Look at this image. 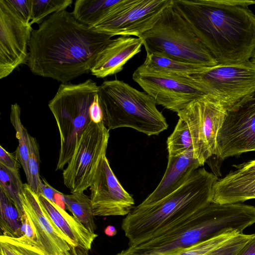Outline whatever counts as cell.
<instances>
[{
  "label": "cell",
  "mask_w": 255,
  "mask_h": 255,
  "mask_svg": "<svg viewBox=\"0 0 255 255\" xmlns=\"http://www.w3.org/2000/svg\"><path fill=\"white\" fill-rule=\"evenodd\" d=\"M112 36L80 23L66 10L33 29L27 62L33 74L62 83L88 73Z\"/></svg>",
  "instance_id": "obj_1"
},
{
  "label": "cell",
  "mask_w": 255,
  "mask_h": 255,
  "mask_svg": "<svg viewBox=\"0 0 255 255\" xmlns=\"http://www.w3.org/2000/svg\"><path fill=\"white\" fill-rule=\"evenodd\" d=\"M174 9L218 64L250 60L255 51V0H173Z\"/></svg>",
  "instance_id": "obj_2"
},
{
  "label": "cell",
  "mask_w": 255,
  "mask_h": 255,
  "mask_svg": "<svg viewBox=\"0 0 255 255\" xmlns=\"http://www.w3.org/2000/svg\"><path fill=\"white\" fill-rule=\"evenodd\" d=\"M255 223V206L242 203L211 202L158 235L115 255H173L196 244L230 230L241 233Z\"/></svg>",
  "instance_id": "obj_3"
},
{
  "label": "cell",
  "mask_w": 255,
  "mask_h": 255,
  "mask_svg": "<svg viewBox=\"0 0 255 255\" xmlns=\"http://www.w3.org/2000/svg\"><path fill=\"white\" fill-rule=\"evenodd\" d=\"M217 177L198 168L180 188L149 206L133 207L123 219L121 228L129 247L159 235L178 221L207 206L213 200Z\"/></svg>",
  "instance_id": "obj_4"
},
{
  "label": "cell",
  "mask_w": 255,
  "mask_h": 255,
  "mask_svg": "<svg viewBox=\"0 0 255 255\" xmlns=\"http://www.w3.org/2000/svg\"><path fill=\"white\" fill-rule=\"evenodd\" d=\"M98 95L103 122L109 130L130 128L151 136L168 128L153 99L123 81H104L99 86Z\"/></svg>",
  "instance_id": "obj_5"
},
{
  "label": "cell",
  "mask_w": 255,
  "mask_h": 255,
  "mask_svg": "<svg viewBox=\"0 0 255 255\" xmlns=\"http://www.w3.org/2000/svg\"><path fill=\"white\" fill-rule=\"evenodd\" d=\"M172 3L163 10L154 25L141 36L146 53L207 67L217 65Z\"/></svg>",
  "instance_id": "obj_6"
},
{
  "label": "cell",
  "mask_w": 255,
  "mask_h": 255,
  "mask_svg": "<svg viewBox=\"0 0 255 255\" xmlns=\"http://www.w3.org/2000/svg\"><path fill=\"white\" fill-rule=\"evenodd\" d=\"M99 86L91 79L79 84L62 83L48 107L55 120L60 138L56 170L71 159L81 136L91 122L89 109Z\"/></svg>",
  "instance_id": "obj_7"
},
{
  "label": "cell",
  "mask_w": 255,
  "mask_h": 255,
  "mask_svg": "<svg viewBox=\"0 0 255 255\" xmlns=\"http://www.w3.org/2000/svg\"><path fill=\"white\" fill-rule=\"evenodd\" d=\"M193 76L228 111L255 96V65L250 60L218 64Z\"/></svg>",
  "instance_id": "obj_8"
},
{
  "label": "cell",
  "mask_w": 255,
  "mask_h": 255,
  "mask_svg": "<svg viewBox=\"0 0 255 255\" xmlns=\"http://www.w3.org/2000/svg\"><path fill=\"white\" fill-rule=\"evenodd\" d=\"M228 110L217 99L204 95L177 113L187 124L191 135L194 157L203 166L216 152L218 133Z\"/></svg>",
  "instance_id": "obj_9"
},
{
  "label": "cell",
  "mask_w": 255,
  "mask_h": 255,
  "mask_svg": "<svg viewBox=\"0 0 255 255\" xmlns=\"http://www.w3.org/2000/svg\"><path fill=\"white\" fill-rule=\"evenodd\" d=\"M109 130L103 122L92 121L83 132L74 153L63 171V182L71 193L90 187L106 153Z\"/></svg>",
  "instance_id": "obj_10"
},
{
  "label": "cell",
  "mask_w": 255,
  "mask_h": 255,
  "mask_svg": "<svg viewBox=\"0 0 255 255\" xmlns=\"http://www.w3.org/2000/svg\"><path fill=\"white\" fill-rule=\"evenodd\" d=\"M173 0H119L90 28L112 36H141L150 30Z\"/></svg>",
  "instance_id": "obj_11"
},
{
  "label": "cell",
  "mask_w": 255,
  "mask_h": 255,
  "mask_svg": "<svg viewBox=\"0 0 255 255\" xmlns=\"http://www.w3.org/2000/svg\"><path fill=\"white\" fill-rule=\"evenodd\" d=\"M132 78L157 105L177 113L206 95L193 76L183 77L135 70Z\"/></svg>",
  "instance_id": "obj_12"
},
{
  "label": "cell",
  "mask_w": 255,
  "mask_h": 255,
  "mask_svg": "<svg viewBox=\"0 0 255 255\" xmlns=\"http://www.w3.org/2000/svg\"><path fill=\"white\" fill-rule=\"evenodd\" d=\"M255 151V97L227 111L216 140L220 160Z\"/></svg>",
  "instance_id": "obj_13"
},
{
  "label": "cell",
  "mask_w": 255,
  "mask_h": 255,
  "mask_svg": "<svg viewBox=\"0 0 255 255\" xmlns=\"http://www.w3.org/2000/svg\"><path fill=\"white\" fill-rule=\"evenodd\" d=\"M33 29L0 0V79L9 76L27 62L28 45Z\"/></svg>",
  "instance_id": "obj_14"
},
{
  "label": "cell",
  "mask_w": 255,
  "mask_h": 255,
  "mask_svg": "<svg viewBox=\"0 0 255 255\" xmlns=\"http://www.w3.org/2000/svg\"><path fill=\"white\" fill-rule=\"evenodd\" d=\"M90 189L94 216H127L133 208L134 199L117 178L106 156Z\"/></svg>",
  "instance_id": "obj_15"
},
{
  "label": "cell",
  "mask_w": 255,
  "mask_h": 255,
  "mask_svg": "<svg viewBox=\"0 0 255 255\" xmlns=\"http://www.w3.org/2000/svg\"><path fill=\"white\" fill-rule=\"evenodd\" d=\"M23 206L32 222L38 243V249L47 255H78L73 243L53 223L43 210L38 195L27 183L23 184Z\"/></svg>",
  "instance_id": "obj_16"
},
{
  "label": "cell",
  "mask_w": 255,
  "mask_h": 255,
  "mask_svg": "<svg viewBox=\"0 0 255 255\" xmlns=\"http://www.w3.org/2000/svg\"><path fill=\"white\" fill-rule=\"evenodd\" d=\"M140 38L120 36L112 41L98 56L90 72L98 78H104L123 70L124 65L141 50Z\"/></svg>",
  "instance_id": "obj_17"
},
{
  "label": "cell",
  "mask_w": 255,
  "mask_h": 255,
  "mask_svg": "<svg viewBox=\"0 0 255 255\" xmlns=\"http://www.w3.org/2000/svg\"><path fill=\"white\" fill-rule=\"evenodd\" d=\"M200 166L193 149L185 153L168 157L167 165L160 182L139 206L152 205L172 193L183 185Z\"/></svg>",
  "instance_id": "obj_18"
},
{
  "label": "cell",
  "mask_w": 255,
  "mask_h": 255,
  "mask_svg": "<svg viewBox=\"0 0 255 255\" xmlns=\"http://www.w3.org/2000/svg\"><path fill=\"white\" fill-rule=\"evenodd\" d=\"M40 204L45 213L60 231L75 246L78 255H88L98 235L90 232L79 220L68 214L58 205L39 195Z\"/></svg>",
  "instance_id": "obj_19"
},
{
  "label": "cell",
  "mask_w": 255,
  "mask_h": 255,
  "mask_svg": "<svg viewBox=\"0 0 255 255\" xmlns=\"http://www.w3.org/2000/svg\"><path fill=\"white\" fill-rule=\"evenodd\" d=\"M208 67H209L146 53L144 61L136 70L140 72L189 77L203 72Z\"/></svg>",
  "instance_id": "obj_20"
},
{
  "label": "cell",
  "mask_w": 255,
  "mask_h": 255,
  "mask_svg": "<svg viewBox=\"0 0 255 255\" xmlns=\"http://www.w3.org/2000/svg\"><path fill=\"white\" fill-rule=\"evenodd\" d=\"M253 199H255V179L232 180L224 177L213 186L212 201L216 203H241Z\"/></svg>",
  "instance_id": "obj_21"
},
{
  "label": "cell",
  "mask_w": 255,
  "mask_h": 255,
  "mask_svg": "<svg viewBox=\"0 0 255 255\" xmlns=\"http://www.w3.org/2000/svg\"><path fill=\"white\" fill-rule=\"evenodd\" d=\"M119 0H77L72 12L77 21L91 27L97 24Z\"/></svg>",
  "instance_id": "obj_22"
},
{
  "label": "cell",
  "mask_w": 255,
  "mask_h": 255,
  "mask_svg": "<svg viewBox=\"0 0 255 255\" xmlns=\"http://www.w3.org/2000/svg\"><path fill=\"white\" fill-rule=\"evenodd\" d=\"M22 217L17 207L0 187V227L1 235L12 238L22 236Z\"/></svg>",
  "instance_id": "obj_23"
},
{
  "label": "cell",
  "mask_w": 255,
  "mask_h": 255,
  "mask_svg": "<svg viewBox=\"0 0 255 255\" xmlns=\"http://www.w3.org/2000/svg\"><path fill=\"white\" fill-rule=\"evenodd\" d=\"M64 202L73 216L79 220L90 232L96 229L90 197L84 192L64 194Z\"/></svg>",
  "instance_id": "obj_24"
},
{
  "label": "cell",
  "mask_w": 255,
  "mask_h": 255,
  "mask_svg": "<svg viewBox=\"0 0 255 255\" xmlns=\"http://www.w3.org/2000/svg\"><path fill=\"white\" fill-rule=\"evenodd\" d=\"M0 187L14 203L23 217L25 215L23 206V184L19 171L0 164Z\"/></svg>",
  "instance_id": "obj_25"
},
{
  "label": "cell",
  "mask_w": 255,
  "mask_h": 255,
  "mask_svg": "<svg viewBox=\"0 0 255 255\" xmlns=\"http://www.w3.org/2000/svg\"><path fill=\"white\" fill-rule=\"evenodd\" d=\"M10 120L15 129V135L18 141L16 156L18 158L22 166L28 182L30 177L28 165L29 156L28 135L29 133L21 122L20 108L16 103L11 106Z\"/></svg>",
  "instance_id": "obj_26"
},
{
  "label": "cell",
  "mask_w": 255,
  "mask_h": 255,
  "mask_svg": "<svg viewBox=\"0 0 255 255\" xmlns=\"http://www.w3.org/2000/svg\"><path fill=\"white\" fill-rule=\"evenodd\" d=\"M167 148L169 156L182 154L193 149V142L186 123L179 119L172 133L168 136Z\"/></svg>",
  "instance_id": "obj_27"
},
{
  "label": "cell",
  "mask_w": 255,
  "mask_h": 255,
  "mask_svg": "<svg viewBox=\"0 0 255 255\" xmlns=\"http://www.w3.org/2000/svg\"><path fill=\"white\" fill-rule=\"evenodd\" d=\"M72 2V0H32L30 24H40L50 14L65 10Z\"/></svg>",
  "instance_id": "obj_28"
},
{
  "label": "cell",
  "mask_w": 255,
  "mask_h": 255,
  "mask_svg": "<svg viewBox=\"0 0 255 255\" xmlns=\"http://www.w3.org/2000/svg\"><path fill=\"white\" fill-rule=\"evenodd\" d=\"M28 142L29 150L28 165L30 177L27 184L32 190L38 195L40 185L42 182L39 173V146L36 139L29 134L28 135Z\"/></svg>",
  "instance_id": "obj_29"
},
{
  "label": "cell",
  "mask_w": 255,
  "mask_h": 255,
  "mask_svg": "<svg viewBox=\"0 0 255 255\" xmlns=\"http://www.w3.org/2000/svg\"><path fill=\"white\" fill-rule=\"evenodd\" d=\"M239 233H242L236 230H230L218 236L185 248L173 255H204Z\"/></svg>",
  "instance_id": "obj_30"
},
{
  "label": "cell",
  "mask_w": 255,
  "mask_h": 255,
  "mask_svg": "<svg viewBox=\"0 0 255 255\" xmlns=\"http://www.w3.org/2000/svg\"><path fill=\"white\" fill-rule=\"evenodd\" d=\"M0 255H47L35 247L3 235L0 236Z\"/></svg>",
  "instance_id": "obj_31"
},
{
  "label": "cell",
  "mask_w": 255,
  "mask_h": 255,
  "mask_svg": "<svg viewBox=\"0 0 255 255\" xmlns=\"http://www.w3.org/2000/svg\"><path fill=\"white\" fill-rule=\"evenodd\" d=\"M252 235L239 233L204 255H237Z\"/></svg>",
  "instance_id": "obj_32"
},
{
  "label": "cell",
  "mask_w": 255,
  "mask_h": 255,
  "mask_svg": "<svg viewBox=\"0 0 255 255\" xmlns=\"http://www.w3.org/2000/svg\"><path fill=\"white\" fill-rule=\"evenodd\" d=\"M14 13L24 22L30 24L32 0H4Z\"/></svg>",
  "instance_id": "obj_33"
},
{
  "label": "cell",
  "mask_w": 255,
  "mask_h": 255,
  "mask_svg": "<svg viewBox=\"0 0 255 255\" xmlns=\"http://www.w3.org/2000/svg\"><path fill=\"white\" fill-rule=\"evenodd\" d=\"M234 166L236 170L230 172L224 177L232 180H249L255 179V160L244 162Z\"/></svg>",
  "instance_id": "obj_34"
},
{
  "label": "cell",
  "mask_w": 255,
  "mask_h": 255,
  "mask_svg": "<svg viewBox=\"0 0 255 255\" xmlns=\"http://www.w3.org/2000/svg\"><path fill=\"white\" fill-rule=\"evenodd\" d=\"M22 236L21 237L15 239L22 243L38 249V243L34 226L25 213L22 217Z\"/></svg>",
  "instance_id": "obj_35"
},
{
  "label": "cell",
  "mask_w": 255,
  "mask_h": 255,
  "mask_svg": "<svg viewBox=\"0 0 255 255\" xmlns=\"http://www.w3.org/2000/svg\"><path fill=\"white\" fill-rule=\"evenodd\" d=\"M0 164L10 169L19 170V165L16 158L1 145L0 146Z\"/></svg>",
  "instance_id": "obj_36"
},
{
  "label": "cell",
  "mask_w": 255,
  "mask_h": 255,
  "mask_svg": "<svg viewBox=\"0 0 255 255\" xmlns=\"http://www.w3.org/2000/svg\"><path fill=\"white\" fill-rule=\"evenodd\" d=\"M89 115L91 121L94 123L99 124L103 122V113L100 105L98 93L95 96L90 106Z\"/></svg>",
  "instance_id": "obj_37"
},
{
  "label": "cell",
  "mask_w": 255,
  "mask_h": 255,
  "mask_svg": "<svg viewBox=\"0 0 255 255\" xmlns=\"http://www.w3.org/2000/svg\"><path fill=\"white\" fill-rule=\"evenodd\" d=\"M41 180L38 196L42 195L50 201L54 203L55 196L59 191L50 185L44 178H41Z\"/></svg>",
  "instance_id": "obj_38"
},
{
  "label": "cell",
  "mask_w": 255,
  "mask_h": 255,
  "mask_svg": "<svg viewBox=\"0 0 255 255\" xmlns=\"http://www.w3.org/2000/svg\"><path fill=\"white\" fill-rule=\"evenodd\" d=\"M237 255H255V233L243 247Z\"/></svg>",
  "instance_id": "obj_39"
},
{
  "label": "cell",
  "mask_w": 255,
  "mask_h": 255,
  "mask_svg": "<svg viewBox=\"0 0 255 255\" xmlns=\"http://www.w3.org/2000/svg\"><path fill=\"white\" fill-rule=\"evenodd\" d=\"M105 233L108 236L113 237L117 233V231L114 226L112 225L108 226L104 230Z\"/></svg>",
  "instance_id": "obj_40"
},
{
  "label": "cell",
  "mask_w": 255,
  "mask_h": 255,
  "mask_svg": "<svg viewBox=\"0 0 255 255\" xmlns=\"http://www.w3.org/2000/svg\"><path fill=\"white\" fill-rule=\"evenodd\" d=\"M250 61H251V62L252 64H253L254 65H255V51L253 53V54L250 59Z\"/></svg>",
  "instance_id": "obj_41"
},
{
  "label": "cell",
  "mask_w": 255,
  "mask_h": 255,
  "mask_svg": "<svg viewBox=\"0 0 255 255\" xmlns=\"http://www.w3.org/2000/svg\"></svg>",
  "instance_id": "obj_42"
}]
</instances>
